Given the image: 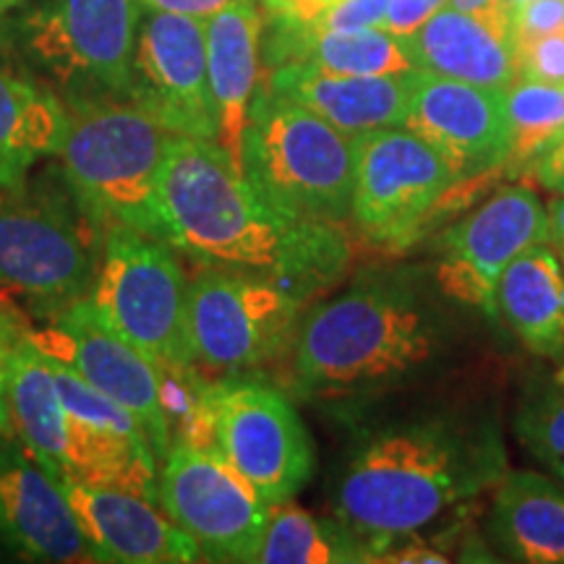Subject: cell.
<instances>
[{
	"mask_svg": "<svg viewBox=\"0 0 564 564\" xmlns=\"http://www.w3.org/2000/svg\"><path fill=\"white\" fill-rule=\"evenodd\" d=\"M160 207L173 249L204 267L267 274L299 295L335 280L348 259L337 223L295 220L272 207L217 139H173Z\"/></svg>",
	"mask_w": 564,
	"mask_h": 564,
	"instance_id": "6da1fadb",
	"label": "cell"
},
{
	"mask_svg": "<svg viewBox=\"0 0 564 564\" xmlns=\"http://www.w3.org/2000/svg\"><path fill=\"white\" fill-rule=\"evenodd\" d=\"M505 476V449L494 429L432 419L377 434L345 468L335 518L382 560L455 505Z\"/></svg>",
	"mask_w": 564,
	"mask_h": 564,
	"instance_id": "7a4b0ae2",
	"label": "cell"
},
{
	"mask_svg": "<svg viewBox=\"0 0 564 564\" xmlns=\"http://www.w3.org/2000/svg\"><path fill=\"white\" fill-rule=\"evenodd\" d=\"M293 369L316 394L356 392L426 364L434 329L419 293L398 278L361 280L299 324Z\"/></svg>",
	"mask_w": 564,
	"mask_h": 564,
	"instance_id": "3957f363",
	"label": "cell"
},
{
	"mask_svg": "<svg viewBox=\"0 0 564 564\" xmlns=\"http://www.w3.org/2000/svg\"><path fill=\"white\" fill-rule=\"evenodd\" d=\"M66 108L58 158L82 209L108 228L165 241L160 178L178 133L131 100H84Z\"/></svg>",
	"mask_w": 564,
	"mask_h": 564,
	"instance_id": "277c9868",
	"label": "cell"
},
{
	"mask_svg": "<svg viewBox=\"0 0 564 564\" xmlns=\"http://www.w3.org/2000/svg\"><path fill=\"white\" fill-rule=\"evenodd\" d=\"M243 175L288 217L340 223L350 217L356 137L262 87L243 133Z\"/></svg>",
	"mask_w": 564,
	"mask_h": 564,
	"instance_id": "5b68a950",
	"label": "cell"
},
{
	"mask_svg": "<svg viewBox=\"0 0 564 564\" xmlns=\"http://www.w3.org/2000/svg\"><path fill=\"white\" fill-rule=\"evenodd\" d=\"M141 0H40L19 21L24 58L68 102L126 100Z\"/></svg>",
	"mask_w": 564,
	"mask_h": 564,
	"instance_id": "8992f818",
	"label": "cell"
},
{
	"mask_svg": "<svg viewBox=\"0 0 564 564\" xmlns=\"http://www.w3.org/2000/svg\"><path fill=\"white\" fill-rule=\"evenodd\" d=\"M87 299L118 335L154 361L194 364L188 280L167 241L131 228H108Z\"/></svg>",
	"mask_w": 564,
	"mask_h": 564,
	"instance_id": "52a82bcc",
	"label": "cell"
},
{
	"mask_svg": "<svg viewBox=\"0 0 564 564\" xmlns=\"http://www.w3.org/2000/svg\"><path fill=\"white\" fill-rule=\"evenodd\" d=\"M299 324L301 295L267 274L204 267L188 282V337L204 369L236 373L278 361Z\"/></svg>",
	"mask_w": 564,
	"mask_h": 564,
	"instance_id": "ba28073f",
	"label": "cell"
},
{
	"mask_svg": "<svg viewBox=\"0 0 564 564\" xmlns=\"http://www.w3.org/2000/svg\"><path fill=\"white\" fill-rule=\"evenodd\" d=\"M212 449L270 507L291 502L314 470L312 440L291 400L249 379L212 382Z\"/></svg>",
	"mask_w": 564,
	"mask_h": 564,
	"instance_id": "9c48e42d",
	"label": "cell"
},
{
	"mask_svg": "<svg viewBox=\"0 0 564 564\" xmlns=\"http://www.w3.org/2000/svg\"><path fill=\"white\" fill-rule=\"evenodd\" d=\"M158 505L217 562H253L272 510L215 449L188 442H173L162 460Z\"/></svg>",
	"mask_w": 564,
	"mask_h": 564,
	"instance_id": "30bf717a",
	"label": "cell"
},
{
	"mask_svg": "<svg viewBox=\"0 0 564 564\" xmlns=\"http://www.w3.org/2000/svg\"><path fill=\"white\" fill-rule=\"evenodd\" d=\"M95 280L87 238L51 202L0 199V308L58 316Z\"/></svg>",
	"mask_w": 564,
	"mask_h": 564,
	"instance_id": "8fae6325",
	"label": "cell"
},
{
	"mask_svg": "<svg viewBox=\"0 0 564 564\" xmlns=\"http://www.w3.org/2000/svg\"><path fill=\"white\" fill-rule=\"evenodd\" d=\"M457 181L453 165L403 126L361 133L350 217L373 243L400 246Z\"/></svg>",
	"mask_w": 564,
	"mask_h": 564,
	"instance_id": "7c38bea8",
	"label": "cell"
},
{
	"mask_svg": "<svg viewBox=\"0 0 564 564\" xmlns=\"http://www.w3.org/2000/svg\"><path fill=\"white\" fill-rule=\"evenodd\" d=\"M40 352L76 371L84 382L108 394L147 429L158 460L171 449V429L162 411V364L131 345L97 314L89 299L53 316L47 327L24 333Z\"/></svg>",
	"mask_w": 564,
	"mask_h": 564,
	"instance_id": "4fadbf2b",
	"label": "cell"
},
{
	"mask_svg": "<svg viewBox=\"0 0 564 564\" xmlns=\"http://www.w3.org/2000/svg\"><path fill=\"white\" fill-rule=\"evenodd\" d=\"M126 100L152 112L181 137L217 139L204 19L141 11Z\"/></svg>",
	"mask_w": 564,
	"mask_h": 564,
	"instance_id": "5bb4252c",
	"label": "cell"
},
{
	"mask_svg": "<svg viewBox=\"0 0 564 564\" xmlns=\"http://www.w3.org/2000/svg\"><path fill=\"white\" fill-rule=\"evenodd\" d=\"M549 241V215L528 186H507L442 236L436 264L449 299L494 316V288L514 257Z\"/></svg>",
	"mask_w": 564,
	"mask_h": 564,
	"instance_id": "9a60e30c",
	"label": "cell"
},
{
	"mask_svg": "<svg viewBox=\"0 0 564 564\" xmlns=\"http://www.w3.org/2000/svg\"><path fill=\"white\" fill-rule=\"evenodd\" d=\"M403 129L432 144L457 178L499 167L510 154L505 89L411 70V100Z\"/></svg>",
	"mask_w": 564,
	"mask_h": 564,
	"instance_id": "2e32d148",
	"label": "cell"
},
{
	"mask_svg": "<svg viewBox=\"0 0 564 564\" xmlns=\"http://www.w3.org/2000/svg\"><path fill=\"white\" fill-rule=\"evenodd\" d=\"M95 562L183 564L204 560L202 549L181 531L158 502L112 486L66 478L61 484Z\"/></svg>",
	"mask_w": 564,
	"mask_h": 564,
	"instance_id": "e0dca14e",
	"label": "cell"
},
{
	"mask_svg": "<svg viewBox=\"0 0 564 564\" xmlns=\"http://www.w3.org/2000/svg\"><path fill=\"white\" fill-rule=\"evenodd\" d=\"M0 539L42 562H95L66 494L11 432H0Z\"/></svg>",
	"mask_w": 564,
	"mask_h": 564,
	"instance_id": "ac0fdd59",
	"label": "cell"
},
{
	"mask_svg": "<svg viewBox=\"0 0 564 564\" xmlns=\"http://www.w3.org/2000/svg\"><path fill=\"white\" fill-rule=\"evenodd\" d=\"M264 87L303 105L350 137L403 126L411 100V70L384 76H343L285 63L267 68Z\"/></svg>",
	"mask_w": 564,
	"mask_h": 564,
	"instance_id": "d6986e66",
	"label": "cell"
},
{
	"mask_svg": "<svg viewBox=\"0 0 564 564\" xmlns=\"http://www.w3.org/2000/svg\"><path fill=\"white\" fill-rule=\"evenodd\" d=\"M207 68L217 112V141L243 173V133L257 95L264 11L257 0H236L204 21Z\"/></svg>",
	"mask_w": 564,
	"mask_h": 564,
	"instance_id": "ffe728a7",
	"label": "cell"
},
{
	"mask_svg": "<svg viewBox=\"0 0 564 564\" xmlns=\"http://www.w3.org/2000/svg\"><path fill=\"white\" fill-rule=\"evenodd\" d=\"M413 68L447 79L507 89L518 79L510 21L440 9L419 32L405 37Z\"/></svg>",
	"mask_w": 564,
	"mask_h": 564,
	"instance_id": "44dd1931",
	"label": "cell"
},
{
	"mask_svg": "<svg viewBox=\"0 0 564 564\" xmlns=\"http://www.w3.org/2000/svg\"><path fill=\"white\" fill-rule=\"evenodd\" d=\"M264 61L267 68L303 63L343 76H384L413 70L405 37H394L384 30H322L308 21L293 19H272Z\"/></svg>",
	"mask_w": 564,
	"mask_h": 564,
	"instance_id": "7402d4cb",
	"label": "cell"
},
{
	"mask_svg": "<svg viewBox=\"0 0 564 564\" xmlns=\"http://www.w3.org/2000/svg\"><path fill=\"white\" fill-rule=\"evenodd\" d=\"M494 316L539 356L564 350V272L546 243L531 246L505 267L494 288Z\"/></svg>",
	"mask_w": 564,
	"mask_h": 564,
	"instance_id": "603a6c76",
	"label": "cell"
},
{
	"mask_svg": "<svg viewBox=\"0 0 564 564\" xmlns=\"http://www.w3.org/2000/svg\"><path fill=\"white\" fill-rule=\"evenodd\" d=\"M6 405L11 429L55 484L66 478L68 413L55 384L51 358L21 335L6 373Z\"/></svg>",
	"mask_w": 564,
	"mask_h": 564,
	"instance_id": "cb8c5ba5",
	"label": "cell"
},
{
	"mask_svg": "<svg viewBox=\"0 0 564 564\" xmlns=\"http://www.w3.org/2000/svg\"><path fill=\"white\" fill-rule=\"evenodd\" d=\"M66 129L55 91L0 66V188H19L34 162L58 154Z\"/></svg>",
	"mask_w": 564,
	"mask_h": 564,
	"instance_id": "d4e9b609",
	"label": "cell"
},
{
	"mask_svg": "<svg viewBox=\"0 0 564 564\" xmlns=\"http://www.w3.org/2000/svg\"><path fill=\"white\" fill-rule=\"evenodd\" d=\"M491 533L512 560L564 562V489L539 474H507L491 512Z\"/></svg>",
	"mask_w": 564,
	"mask_h": 564,
	"instance_id": "484cf974",
	"label": "cell"
},
{
	"mask_svg": "<svg viewBox=\"0 0 564 564\" xmlns=\"http://www.w3.org/2000/svg\"><path fill=\"white\" fill-rule=\"evenodd\" d=\"M66 478L112 486L158 502V455L152 444L144 436L123 434L70 415L66 426Z\"/></svg>",
	"mask_w": 564,
	"mask_h": 564,
	"instance_id": "4316f807",
	"label": "cell"
},
{
	"mask_svg": "<svg viewBox=\"0 0 564 564\" xmlns=\"http://www.w3.org/2000/svg\"><path fill=\"white\" fill-rule=\"evenodd\" d=\"M253 562L264 564H345L373 562L369 546L340 520H319L282 502L270 510L264 539Z\"/></svg>",
	"mask_w": 564,
	"mask_h": 564,
	"instance_id": "83f0119b",
	"label": "cell"
},
{
	"mask_svg": "<svg viewBox=\"0 0 564 564\" xmlns=\"http://www.w3.org/2000/svg\"><path fill=\"white\" fill-rule=\"evenodd\" d=\"M512 167L531 165L564 131V84L514 79L505 89Z\"/></svg>",
	"mask_w": 564,
	"mask_h": 564,
	"instance_id": "f1b7e54d",
	"label": "cell"
},
{
	"mask_svg": "<svg viewBox=\"0 0 564 564\" xmlns=\"http://www.w3.org/2000/svg\"><path fill=\"white\" fill-rule=\"evenodd\" d=\"M518 434L564 481V369L528 390L518 413Z\"/></svg>",
	"mask_w": 564,
	"mask_h": 564,
	"instance_id": "f546056e",
	"label": "cell"
},
{
	"mask_svg": "<svg viewBox=\"0 0 564 564\" xmlns=\"http://www.w3.org/2000/svg\"><path fill=\"white\" fill-rule=\"evenodd\" d=\"M514 68H518V79L564 84V30L518 42Z\"/></svg>",
	"mask_w": 564,
	"mask_h": 564,
	"instance_id": "4dcf8cb0",
	"label": "cell"
},
{
	"mask_svg": "<svg viewBox=\"0 0 564 564\" xmlns=\"http://www.w3.org/2000/svg\"><path fill=\"white\" fill-rule=\"evenodd\" d=\"M392 0H340L308 24L322 30H382Z\"/></svg>",
	"mask_w": 564,
	"mask_h": 564,
	"instance_id": "1f68e13d",
	"label": "cell"
},
{
	"mask_svg": "<svg viewBox=\"0 0 564 564\" xmlns=\"http://www.w3.org/2000/svg\"><path fill=\"white\" fill-rule=\"evenodd\" d=\"M512 45L564 30V0H525L512 11Z\"/></svg>",
	"mask_w": 564,
	"mask_h": 564,
	"instance_id": "d6a6232c",
	"label": "cell"
},
{
	"mask_svg": "<svg viewBox=\"0 0 564 564\" xmlns=\"http://www.w3.org/2000/svg\"><path fill=\"white\" fill-rule=\"evenodd\" d=\"M444 6H447V0H392L382 30L394 34V37H411Z\"/></svg>",
	"mask_w": 564,
	"mask_h": 564,
	"instance_id": "836d02e7",
	"label": "cell"
},
{
	"mask_svg": "<svg viewBox=\"0 0 564 564\" xmlns=\"http://www.w3.org/2000/svg\"><path fill=\"white\" fill-rule=\"evenodd\" d=\"M21 335H24V329L19 327L17 319L0 308V432H11L9 405H6V373H9L11 352L19 345Z\"/></svg>",
	"mask_w": 564,
	"mask_h": 564,
	"instance_id": "e575fe53",
	"label": "cell"
},
{
	"mask_svg": "<svg viewBox=\"0 0 564 564\" xmlns=\"http://www.w3.org/2000/svg\"><path fill=\"white\" fill-rule=\"evenodd\" d=\"M531 171L541 186L564 194V131L531 162Z\"/></svg>",
	"mask_w": 564,
	"mask_h": 564,
	"instance_id": "d590c367",
	"label": "cell"
},
{
	"mask_svg": "<svg viewBox=\"0 0 564 564\" xmlns=\"http://www.w3.org/2000/svg\"><path fill=\"white\" fill-rule=\"evenodd\" d=\"M340 0H262V6L272 19H293V21H314L324 11L333 9Z\"/></svg>",
	"mask_w": 564,
	"mask_h": 564,
	"instance_id": "8d00e7d4",
	"label": "cell"
},
{
	"mask_svg": "<svg viewBox=\"0 0 564 564\" xmlns=\"http://www.w3.org/2000/svg\"><path fill=\"white\" fill-rule=\"evenodd\" d=\"M236 3V0H141L144 9L154 11H171V13H183V17L204 19L215 17L217 11H223L225 6Z\"/></svg>",
	"mask_w": 564,
	"mask_h": 564,
	"instance_id": "74e56055",
	"label": "cell"
},
{
	"mask_svg": "<svg viewBox=\"0 0 564 564\" xmlns=\"http://www.w3.org/2000/svg\"><path fill=\"white\" fill-rule=\"evenodd\" d=\"M457 11L476 13V17L512 21V6L510 0H447Z\"/></svg>",
	"mask_w": 564,
	"mask_h": 564,
	"instance_id": "f35d334b",
	"label": "cell"
},
{
	"mask_svg": "<svg viewBox=\"0 0 564 564\" xmlns=\"http://www.w3.org/2000/svg\"><path fill=\"white\" fill-rule=\"evenodd\" d=\"M549 241L556 243L564 253V194L549 204Z\"/></svg>",
	"mask_w": 564,
	"mask_h": 564,
	"instance_id": "ab89813d",
	"label": "cell"
},
{
	"mask_svg": "<svg viewBox=\"0 0 564 564\" xmlns=\"http://www.w3.org/2000/svg\"><path fill=\"white\" fill-rule=\"evenodd\" d=\"M24 3H30V0H0V19H3L9 11L19 9V6H24Z\"/></svg>",
	"mask_w": 564,
	"mask_h": 564,
	"instance_id": "60d3db41",
	"label": "cell"
},
{
	"mask_svg": "<svg viewBox=\"0 0 564 564\" xmlns=\"http://www.w3.org/2000/svg\"><path fill=\"white\" fill-rule=\"evenodd\" d=\"M520 3H525V0H510V6H512V11H514V9H518V6H520Z\"/></svg>",
	"mask_w": 564,
	"mask_h": 564,
	"instance_id": "b9f144b4",
	"label": "cell"
}]
</instances>
